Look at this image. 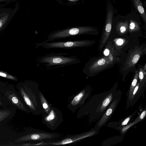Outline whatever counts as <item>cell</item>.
<instances>
[{"instance_id": "1", "label": "cell", "mask_w": 146, "mask_h": 146, "mask_svg": "<svg viewBox=\"0 0 146 146\" xmlns=\"http://www.w3.org/2000/svg\"><path fill=\"white\" fill-rule=\"evenodd\" d=\"M69 53L52 52L37 58V65L42 66L47 70L75 64L81 62L80 58Z\"/></svg>"}, {"instance_id": "2", "label": "cell", "mask_w": 146, "mask_h": 146, "mask_svg": "<svg viewBox=\"0 0 146 146\" xmlns=\"http://www.w3.org/2000/svg\"><path fill=\"white\" fill-rule=\"evenodd\" d=\"M118 50L115 48L108 56L91 59L86 63L83 72L87 75L92 76L119 63L121 59L117 56Z\"/></svg>"}, {"instance_id": "3", "label": "cell", "mask_w": 146, "mask_h": 146, "mask_svg": "<svg viewBox=\"0 0 146 146\" xmlns=\"http://www.w3.org/2000/svg\"><path fill=\"white\" fill-rule=\"evenodd\" d=\"M37 82H34L31 88H27L26 92L23 90L21 92L24 101L31 109L33 114L38 115H41L43 109L41 104L39 89Z\"/></svg>"}, {"instance_id": "4", "label": "cell", "mask_w": 146, "mask_h": 146, "mask_svg": "<svg viewBox=\"0 0 146 146\" xmlns=\"http://www.w3.org/2000/svg\"><path fill=\"white\" fill-rule=\"evenodd\" d=\"M98 30L93 27L74 28L63 31H56L51 33L47 36V39L44 41L50 42L55 40L83 34L98 35Z\"/></svg>"}, {"instance_id": "5", "label": "cell", "mask_w": 146, "mask_h": 146, "mask_svg": "<svg viewBox=\"0 0 146 146\" xmlns=\"http://www.w3.org/2000/svg\"><path fill=\"white\" fill-rule=\"evenodd\" d=\"M95 42V41L94 40H86L48 42L43 41L36 43L35 45L37 47H41L46 49L60 48L71 49L76 48L88 47Z\"/></svg>"}, {"instance_id": "6", "label": "cell", "mask_w": 146, "mask_h": 146, "mask_svg": "<svg viewBox=\"0 0 146 146\" xmlns=\"http://www.w3.org/2000/svg\"><path fill=\"white\" fill-rule=\"evenodd\" d=\"M146 53L145 45L136 46L129 51L128 55L121 68L123 75L126 76L134 68L140 58Z\"/></svg>"}, {"instance_id": "7", "label": "cell", "mask_w": 146, "mask_h": 146, "mask_svg": "<svg viewBox=\"0 0 146 146\" xmlns=\"http://www.w3.org/2000/svg\"><path fill=\"white\" fill-rule=\"evenodd\" d=\"M42 123L52 131H55L63 121L62 114L59 109L51 106L48 114L43 113Z\"/></svg>"}, {"instance_id": "8", "label": "cell", "mask_w": 146, "mask_h": 146, "mask_svg": "<svg viewBox=\"0 0 146 146\" xmlns=\"http://www.w3.org/2000/svg\"><path fill=\"white\" fill-rule=\"evenodd\" d=\"M114 8L113 5L109 3L106 7L105 21L102 33L100 42L98 49L102 50L108 39L111 32L113 19L114 17Z\"/></svg>"}, {"instance_id": "9", "label": "cell", "mask_w": 146, "mask_h": 146, "mask_svg": "<svg viewBox=\"0 0 146 146\" xmlns=\"http://www.w3.org/2000/svg\"><path fill=\"white\" fill-rule=\"evenodd\" d=\"M87 133L68 135L60 139H57L50 142H41L30 144L31 146H53L75 144L80 140L88 136Z\"/></svg>"}, {"instance_id": "10", "label": "cell", "mask_w": 146, "mask_h": 146, "mask_svg": "<svg viewBox=\"0 0 146 146\" xmlns=\"http://www.w3.org/2000/svg\"><path fill=\"white\" fill-rule=\"evenodd\" d=\"M129 22L126 16L118 15L114 17L112 28L120 36L123 35L128 32Z\"/></svg>"}, {"instance_id": "11", "label": "cell", "mask_w": 146, "mask_h": 146, "mask_svg": "<svg viewBox=\"0 0 146 146\" xmlns=\"http://www.w3.org/2000/svg\"><path fill=\"white\" fill-rule=\"evenodd\" d=\"M86 91L84 89L70 98L67 104V108L69 110L74 113L81 106L87 96Z\"/></svg>"}, {"instance_id": "12", "label": "cell", "mask_w": 146, "mask_h": 146, "mask_svg": "<svg viewBox=\"0 0 146 146\" xmlns=\"http://www.w3.org/2000/svg\"><path fill=\"white\" fill-rule=\"evenodd\" d=\"M135 11L139 15L143 20L145 26L146 24V13L141 0H131Z\"/></svg>"}, {"instance_id": "13", "label": "cell", "mask_w": 146, "mask_h": 146, "mask_svg": "<svg viewBox=\"0 0 146 146\" xmlns=\"http://www.w3.org/2000/svg\"><path fill=\"white\" fill-rule=\"evenodd\" d=\"M18 7L17 5L11 12L0 19V30L9 23L18 10Z\"/></svg>"}, {"instance_id": "14", "label": "cell", "mask_w": 146, "mask_h": 146, "mask_svg": "<svg viewBox=\"0 0 146 146\" xmlns=\"http://www.w3.org/2000/svg\"><path fill=\"white\" fill-rule=\"evenodd\" d=\"M117 102V100H116L111 104L99 122L98 124L99 127H100L103 125L109 118L115 107Z\"/></svg>"}, {"instance_id": "15", "label": "cell", "mask_w": 146, "mask_h": 146, "mask_svg": "<svg viewBox=\"0 0 146 146\" xmlns=\"http://www.w3.org/2000/svg\"><path fill=\"white\" fill-rule=\"evenodd\" d=\"M40 97L41 104L43 109V111L42 113L48 114L50 111L51 105L48 103L41 91L40 92Z\"/></svg>"}, {"instance_id": "16", "label": "cell", "mask_w": 146, "mask_h": 146, "mask_svg": "<svg viewBox=\"0 0 146 146\" xmlns=\"http://www.w3.org/2000/svg\"><path fill=\"white\" fill-rule=\"evenodd\" d=\"M138 78L139 79L140 83V86H143L146 82V72L144 70L142 66L139 65L138 67Z\"/></svg>"}, {"instance_id": "17", "label": "cell", "mask_w": 146, "mask_h": 146, "mask_svg": "<svg viewBox=\"0 0 146 146\" xmlns=\"http://www.w3.org/2000/svg\"><path fill=\"white\" fill-rule=\"evenodd\" d=\"M138 79V70L135 71L134 76L131 84L129 93V98H130L133 90L137 84Z\"/></svg>"}, {"instance_id": "18", "label": "cell", "mask_w": 146, "mask_h": 146, "mask_svg": "<svg viewBox=\"0 0 146 146\" xmlns=\"http://www.w3.org/2000/svg\"><path fill=\"white\" fill-rule=\"evenodd\" d=\"M115 47L119 50L121 47H123L127 42L126 40L123 38H117L113 40Z\"/></svg>"}, {"instance_id": "19", "label": "cell", "mask_w": 146, "mask_h": 146, "mask_svg": "<svg viewBox=\"0 0 146 146\" xmlns=\"http://www.w3.org/2000/svg\"><path fill=\"white\" fill-rule=\"evenodd\" d=\"M112 94H110L104 99L100 107V110L101 111H103L109 104L112 99Z\"/></svg>"}, {"instance_id": "20", "label": "cell", "mask_w": 146, "mask_h": 146, "mask_svg": "<svg viewBox=\"0 0 146 146\" xmlns=\"http://www.w3.org/2000/svg\"><path fill=\"white\" fill-rule=\"evenodd\" d=\"M12 10L11 8L0 7V19L7 13L11 12Z\"/></svg>"}, {"instance_id": "21", "label": "cell", "mask_w": 146, "mask_h": 146, "mask_svg": "<svg viewBox=\"0 0 146 146\" xmlns=\"http://www.w3.org/2000/svg\"><path fill=\"white\" fill-rule=\"evenodd\" d=\"M0 76L13 80H16V78L14 76L7 73L5 72H4L3 71H0Z\"/></svg>"}, {"instance_id": "22", "label": "cell", "mask_w": 146, "mask_h": 146, "mask_svg": "<svg viewBox=\"0 0 146 146\" xmlns=\"http://www.w3.org/2000/svg\"><path fill=\"white\" fill-rule=\"evenodd\" d=\"M140 82H139L137 84V85H136V86H135V88H134L133 91V93L132 94L130 98H131V99L132 100L133 98L134 97V96H135V94H136V93L137 92V91L139 87L140 86Z\"/></svg>"}, {"instance_id": "23", "label": "cell", "mask_w": 146, "mask_h": 146, "mask_svg": "<svg viewBox=\"0 0 146 146\" xmlns=\"http://www.w3.org/2000/svg\"><path fill=\"white\" fill-rule=\"evenodd\" d=\"M130 119V117H128L126 118L124 121L122 123V125H124L128 123Z\"/></svg>"}, {"instance_id": "24", "label": "cell", "mask_w": 146, "mask_h": 146, "mask_svg": "<svg viewBox=\"0 0 146 146\" xmlns=\"http://www.w3.org/2000/svg\"><path fill=\"white\" fill-rule=\"evenodd\" d=\"M12 100L13 103L15 104H17L18 102V99L15 97H13L12 99Z\"/></svg>"}, {"instance_id": "25", "label": "cell", "mask_w": 146, "mask_h": 146, "mask_svg": "<svg viewBox=\"0 0 146 146\" xmlns=\"http://www.w3.org/2000/svg\"><path fill=\"white\" fill-rule=\"evenodd\" d=\"M146 113L145 111H143L141 113L140 116V119H143L145 117Z\"/></svg>"}, {"instance_id": "26", "label": "cell", "mask_w": 146, "mask_h": 146, "mask_svg": "<svg viewBox=\"0 0 146 146\" xmlns=\"http://www.w3.org/2000/svg\"><path fill=\"white\" fill-rule=\"evenodd\" d=\"M12 0L14 1V0H0V3L6 2V3H7L12 1Z\"/></svg>"}, {"instance_id": "27", "label": "cell", "mask_w": 146, "mask_h": 146, "mask_svg": "<svg viewBox=\"0 0 146 146\" xmlns=\"http://www.w3.org/2000/svg\"><path fill=\"white\" fill-rule=\"evenodd\" d=\"M143 69L145 71H146V64L145 63L143 66Z\"/></svg>"}, {"instance_id": "28", "label": "cell", "mask_w": 146, "mask_h": 146, "mask_svg": "<svg viewBox=\"0 0 146 146\" xmlns=\"http://www.w3.org/2000/svg\"><path fill=\"white\" fill-rule=\"evenodd\" d=\"M70 0V1H73L74 0Z\"/></svg>"}]
</instances>
